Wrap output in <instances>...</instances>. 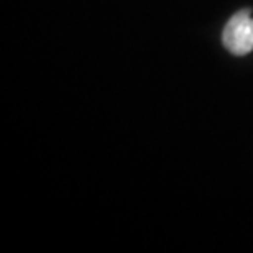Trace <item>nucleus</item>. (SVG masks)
<instances>
[{
  "label": "nucleus",
  "instance_id": "nucleus-1",
  "mask_svg": "<svg viewBox=\"0 0 253 253\" xmlns=\"http://www.w3.org/2000/svg\"><path fill=\"white\" fill-rule=\"evenodd\" d=\"M222 43L232 54L244 56L253 51V18L249 8L240 10L227 22Z\"/></svg>",
  "mask_w": 253,
  "mask_h": 253
}]
</instances>
